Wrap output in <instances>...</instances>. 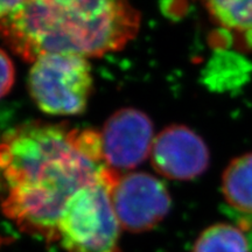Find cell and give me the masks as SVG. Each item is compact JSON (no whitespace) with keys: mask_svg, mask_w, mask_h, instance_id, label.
<instances>
[{"mask_svg":"<svg viewBox=\"0 0 252 252\" xmlns=\"http://www.w3.org/2000/svg\"><path fill=\"white\" fill-rule=\"evenodd\" d=\"M0 171L8 186L2 213L21 231L59 242V222L74 194L109 175L99 132L32 122L0 141Z\"/></svg>","mask_w":252,"mask_h":252,"instance_id":"cell-1","label":"cell"},{"mask_svg":"<svg viewBox=\"0 0 252 252\" xmlns=\"http://www.w3.org/2000/svg\"><path fill=\"white\" fill-rule=\"evenodd\" d=\"M139 28L131 0H27L0 21V36L33 63L47 54L99 58L124 48Z\"/></svg>","mask_w":252,"mask_h":252,"instance_id":"cell-2","label":"cell"},{"mask_svg":"<svg viewBox=\"0 0 252 252\" xmlns=\"http://www.w3.org/2000/svg\"><path fill=\"white\" fill-rule=\"evenodd\" d=\"M119 174L83 187L71 196L59 222V242L67 252H122L119 224L110 187Z\"/></svg>","mask_w":252,"mask_h":252,"instance_id":"cell-3","label":"cell"},{"mask_svg":"<svg viewBox=\"0 0 252 252\" xmlns=\"http://www.w3.org/2000/svg\"><path fill=\"white\" fill-rule=\"evenodd\" d=\"M94 78L88 59L72 54H47L33 62L28 89L41 111L52 116H77L87 109Z\"/></svg>","mask_w":252,"mask_h":252,"instance_id":"cell-4","label":"cell"},{"mask_svg":"<svg viewBox=\"0 0 252 252\" xmlns=\"http://www.w3.org/2000/svg\"><path fill=\"white\" fill-rule=\"evenodd\" d=\"M110 197L121 228L133 234L156 228L172 207L166 186L144 172L119 174L110 187Z\"/></svg>","mask_w":252,"mask_h":252,"instance_id":"cell-5","label":"cell"},{"mask_svg":"<svg viewBox=\"0 0 252 252\" xmlns=\"http://www.w3.org/2000/svg\"><path fill=\"white\" fill-rule=\"evenodd\" d=\"M154 139L153 123L146 113L133 108L118 110L100 132L104 161L118 174L133 169L149 158Z\"/></svg>","mask_w":252,"mask_h":252,"instance_id":"cell-6","label":"cell"},{"mask_svg":"<svg viewBox=\"0 0 252 252\" xmlns=\"http://www.w3.org/2000/svg\"><path fill=\"white\" fill-rule=\"evenodd\" d=\"M154 169L171 180L188 181L207 171L210 153L202 138L186 125L167 126L154 139Z\"/></svg>","mask_w":252,"mask_h":252,"instance_id":"cell-7","label":"cell"},{"mask_svg":"<svg viewBox=\"0 0 252 252\" xmlns=\"http://www.w3.org/2000/svg\"><path fill=\"white\" fill-rule=\"evenodd\" d=\"M226 43L252 50V0H201Z\"/></svg>","mask_w":252,"mask_h":252,"instance_id":"cell-8","label":"cell"},{"mask_svg":"<svg viewBox=\"0 0 252 252\" xmlns=\"http://www.w3.org/2000/svg\"><path fill=\"white\" fill-rule=\"evenodd\" d=\"M222 191L225 202L235 212L252 216V153L242 154L226 166Z\"/></svg>","mask_w":252,"mask_h":252,"instance_id":"cell-9","label":"cell"},{"mask_svg":"<svg viewBox=\"0 0 252 252\" xmlns=\"http://www.w3.org/2000/svg\"><path fill=\"white\" fill-rule=\"evenodd\" d=\"M191 252H250V245L243 228L217 223L201 232Z\"/></svg>","mask_w":252,"mask_h":252,"instance_id":"cell-10","label":"cell"},{"mask_svg":"<svg viewBox=\"0 0 252 252\" xmlns=\"http://www.w3.org/2000/svg\"><path fill=\"white\" fill-rule=\"evenodd\" d=\"M15 70L7 53L0 48V98L6 96L14 84Z\"/></svg>","mask_w":252,"mask_h":252,"instance_id":"cell-11","label":"cell"},{"mask_svg":"<svg viewBox=\"0 0 252 252\" xmlns=\"http://www.w3.org/2000/svg\"><path fill=\"white\" fill-rule=\"evenodd\" d=\"M27 0H0V21L14 13Z\"/></svg>","mask_w":252,"mask_h":252,"instance_id":"cell-12","label":"cell"}]
</instances>
